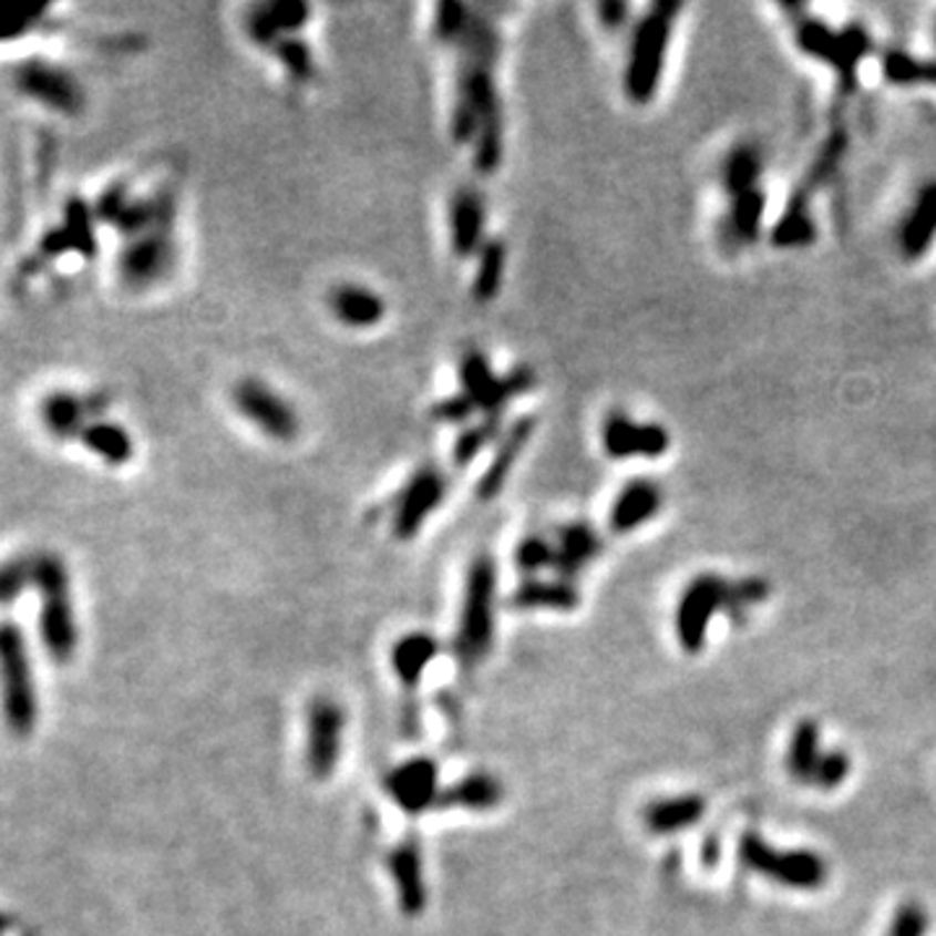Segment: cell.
Listing matches in <instances>:
<instances>
[{"mask_svg":"<svg viewBox=\"0 0 936 936\" xmlns=\"http://www.w3.org/2000/svg\"><path fill=\"white\" fill-rule=\"evenodd\" d=\"M851 775V758L841 749H830L825 752V760L820 762L817 773L812 778V785L820 791H835L837 785L845 783V778Z\"/></svg>","mask_w":936,"mask_h":936,"instance_id":"45","label":"cell"},{"mask_svg":"<svg viewBox=\"0 0 936 936\" xmlns=\"http://www.w3.org/2000/svg\"><path fill=\"white\" fill-rule=\"evenodd\" d=\"M232 401L247 422L256 424L266 438L291 443L299 434L297 409L258 378H245L232 388Z\"/></svg>","mask_w":936,"mask_h":936,"instance_id":"12","label":"cell"},{"mask_svg":"<svg viewBox=\"0 0 936 936\" xmlns=\"http://www.w3.org/2000/svg\"><path fill=\"white\" fill-rule=\"evenodd\" d=\"M268 19L281 37H295L305 29L312 9L302 0H264Z\"/></svg>","mask_w":936,"mask_h":936,"instance_id":"42","label":"cell"},{"mask_svg":"<svg viewBox=\"0 0 936 936\" xmlns=\"http://www.w3.org/2000/svg\"><path fill=\"white\" fill-rule=\"evenodd\" d=\"M13 86L21 96L55 112V115L76 117L86 107V92L81 81L48 58H27L13 69Z\"/></svg>","mask_w":936,"mask_h":936,"instance_id":"9","label":"cell"},{"mask_svg":"<svg viewBox=\"0 0 936 936\" xmlns=\"http://www.w3.org/2000/svg\"><path fill=\"white\" fill-rule=\"evenodd\" d=\"M347 733V710L333 698L310 700L305 713V765L316 781H328L336 773Z\"/></svg>","mask_w":936,"mask_h":936,"instance_id":"11","label":"cell"},{"mask_svg":"<svg viewBox=\"0 0 936 936\" xmlns=\"http://www.w3.org/2000/svg\"><path fill=\"white\" fill-rule=\"evenodd\" d=\"M601 536L588 523H567L554 544V570L559 573V578L573 580L601 554Z\"/></svg>","mask_w":936,"mask_h":936,"instance_id":"24","label":"cell"},{"mask_svg":"<svg viewBox=\"0 0 936 936\" xmlns=\"http://www.w3.org/2000/svg\"><path fill=\"white\" fill-rule=\"evenodd\" d=\"M79 443L89 453H94L102 463H107V466H125V463H131L133 453H136L131 432L107 416L89 422L84 432L79 434Z\"/></svg>","mask_w":936,"mask_h":936,"instance_id":"26","label":"cell"},{"mask_svg":"<svg viewBox=\"0 0 936 936\" xmlns=\"http://www.w3.org/2000/svg\"><path fill=\"white\" fill-rule=\"evenodd\" d=\"M32 583L40 590V635L55 661H69L76 650V614H73L71 580L65 562L58 554H42L32 565Z\"/></svg>","mask_w":936,"mask_h":936,"instance_id":"2","label":"cell"},{"mask_svg":"<svg viewBox=\"0 0 936 936\" xmlns=\"http://www.w3.org/2000/svg\"><path fill=\"white\" fill-rule=\"evenodd\" d=\"M32 565L29 559H11L0 565V606L9 604L32 583Z\"/></svg>","mask_w":936,"mask_h":936,"instance_id":"46","label":"cell"},{"mask_svg":"<svg viewBox=\"0 0 936 936\" xmlns=\"http://www.w3.org/2000/svg\"><path fill=\"white\" fill-rule=\"evenodd\" d=\"M601 448L611 461H656L669 453L671 432L658 422H635L632 416L614 411L601 424Z\"/></svg>","mask_w":936,"mask_h":936,"instance_id":"13","label":"cell"},{"mask_svg":"<svg viewBox=\"0 0 936 936\" xmlns=\"http://www.w3.org/2000/svg\"><path fill=\"white\" fill-rule=\"evenodd\" d=\"M825 760V749H822V733L817 721H799L791 733L789 752H785V768L791 778L799 783L812 785V778L817 773L820 762Z\"/></svg>","mask_w":936,"mask_h":936,"instance_id":"30","label":"cell"},{"mask_svg":"<svg viewBox=\"0 0 936 936\" xmlns=\"http://www.w3.org/2000/svg\"><path fill=\"white\" fill-rule=\"evenodd\" d=\"M796 44L804 55L827 63L845 89L856 84L858 65L872 52V37L866 34L864 27L853 24L845 29H833L820 19L799 21Z\"/></svg>","mask_w":936,"mask_h":936,"instance_id":"8","label":"cell"},{"mask_svg":"<svg viewBox=\"0 0 936 936\" xmlns=\"http://www.w3.org/2000/svg\"><path fill=\"white\" fill-rule=\"evenodd\" d=\"M448 492V479L440 469L424 466L419 469L414 476L409 479L407 486H403L399 500H395L393 507V534L401 538V542H409L414 538L426 518L443 505Z\"/></svg>","mask_w":936,"mask_h":936,"instance_id":"14","label":"cell"},{"mask_svg":"<svg viewBox=\"0 0 936 936\" xmlns=\"http://www.w3.org/2000/svg\"><path fill=\"white\" fill-rule=\"evenodd\" d=\"M494 586H497V567L490 554H479L471 562L463 586V604L455 630V656L471 669L482 664L494 640Z\"/></svg>","mask_w":936,"mask_h":936,"instance_id":"3","label":"cell"},{"mask_svg":"<svg viewBox=\"0 0 936 936\" xmlns=\"http://www.w3.org/2000/svg\"><path fill=\"white\" fill-rule=\"evenodd\" d=\"M505 160V117L484 120L474 138V167L479 175L490 177Z\"/></svg>","mask_w":936,"mask_h":936,"instance_id":"37","label":"cell"},{"mask_svg":"<svg viewBox=\"0 0 936 936\" xmlns=\"http://www.w3.org/2000/svg\"><path fill=\"white\" fill-rule=\"evenodd\" d=\"M11 928V920L3 916V913H0V936H6V932H9Z\"/></svg>","mask_w":936,"mask_h":936,"instance_id":"49","label":"cell"},{"mask_svg":"<svg viewBox=\"0 0 936 936\" xmlns=\"http://www.w3.org/2000/svg\"><path fill=\"white\" fill-rule=\"evenodd\" d=\"M440 654V642L430 632H409L401 640L393 642L391 669L407 687H414L422 681L424 671Z\"/></svg>","mask_w":936,"mask_h":936,"instance_id":"29","label":"cell"},{"mask_svg":"<svg viewBox=\"0 0 936 936\" xmlns=\"http://www.w3.org/2000/svg\"><path fill=\"white\" fill-rule=\"evenodd\" d=\"M814 239H817V224H814L812 206H809L806 193H796L770 229V243L793 250V247H809Z\"/></svg>","mask_w":936,"mask_h":936,"instance_id":"31","label":"cell"},{"mask_svg":"<svg viewBox=\"0 0 936 936\" xmlns=\"http://www.w3.org/2000/svg\"><path fill=\"white\" fill-rule=\"evenodd\" d=\"M936 243V179H926L913 196L897 229L901 256L911 264L926 258Z\"/></svg>","mask_w":936,"mask_h":936,"instance_id":"17","label":"cell"},{"mask_svg":"<svg viewBox=\"0 0 936 936\" xmlns=\"http://www.w3.org/2000/svg\"><path fill=\"white\" fill-rule=\"evenodd\" d=\"M882 73L893 86H936V60L916 58L905 50H887Z\"/></svg>","mask_w":936,"mask_h":936,"instance_id":"36","label":"cell"},{"mask_svg":"<svg viewBox=\"0 0 936 936\" xmlns=\"http://www.w3.org/2000/svg\"><path fill=\"white\" fill-rule=\"evenodd\" d=\"M503 801V783L490 773H469L440 793V809H466V812H490Z\"/></svg>","mask_w":936,"mask_h":936,"instance_id":"28","label":"cell"},{"mask_svg":"<svg viewBox=\"0 0 936 936\" xmlns=\"http://www.w3.org/2000/svg\"><path fill=\"white\" fill-rule=\"evenodd\" d=\"M515 609H544V611H573L580 604V590L573 580L565 578H528L513 594Z\"/></svg>","mask_w":936,"mask_h":936,"instance_id":"27","label":"cell"},{"mask_svg":"<svg viewBox=\"0 0 936 936\" xmlns=\"http://www.w3.org/2000/svg\"><path fill=\"white\" fill-rule=\"evenodd\" d=\"M503 438V422L500 416H484L479 424H471L463 430L453 443V463L459 469H466L474 463L479 453L484 451L486 445L494 443V440Z\"/></svg>","mask_w":936,"mask_h":936,"instance_id":"39","label":"cell"},{"mask_svg":"<svg viewBox=\"0 0 936 936\" xmlns=\"http://www.w3.org/2000/svg\"><path fill=\"white\" fill-rule=\"evenodd\" d=\"M455 50L461 52V60H474V63H497L500 52H503V42H500V32L494 24L482 13H471V21L466 32L461 34V40L455 42Z\"/></svg>","mask_w":936,"mask_h":936,"instance_id":"35","label":"cell"},{"mask_svg":"<svg viewBox=\"0 0 936 936\" xmlns=\"http://www.w3.org/2000/svg\"><path fill=\"white\" fill-rule=\"evenodd\" d=\"M471 13H474V9L461 3V0H443V3L438 6V11H434V37L443 44H453L455 48L461 34L466 32Z\"/></svg>","mask_w":936,"mask_h":936,"instance_id":"41","label":"cell"},{"mask_svg":"<svg viewBox=\"0 0 936 936\" xmlns=\"http://www.w3.org/2000/svg\"><path fill=\"white\" fill-rule=\"evenodd\" d=\"M388 868L399 895V905L407 916H419L426 905V880H424V861L422 851L414 841H407L395 845L388 856Z\"/></svg>","mask_w":936,"mask_h":936,"instance_id":"23","label":"cell"},{"mask_svg":"<svg viewBox=\"0 0 936 936\" xmlns=\"http://www.w3.org/2000/svg\"><path fill=\"white\" fill-rule=\"evenodd\" d=\"M513 559L521 573L534 575L544 567H554V544L546 542L544 536H526L515 546Z\"/></svg>","mask_w":936,"mask_h":936,"instance_id":"43","label":"cell"},{"mask_svg":"<svg viewBox=\"0 0 936 936\" xmlns=\"http://www.w3.org/2000/svg\"><path fill=\"white\" fill-rule=\"evenodd\" d=\"M48 6L0 3V44H9L32 32H40L48 24Z\"/></svg>","mask_w":936,"mask_h":936,"instance_id":"38","label":"cell"},{"mask_svg":"<svg viewBox=\"0 0 936 936\" xmlns=\"http://www.w3.org/2000/svg\"><path fill=\"white\" fill-rule=\"evenodd\" d=\"M385 793L407 814H422L426 809L438 806L440 783L438 765L426 758H411L393 768L385 778Z\"/></svg>","mask_w":936,"mask_h":936,"instance_id":"16","label":"cell"},{"mask_svg":"<svg viewBox=\"0 0 936 936\" xmlns=\"http://www.w3.org/2000/svg\"><path fill=\"white\" fill-rule=\"evenodd\" d=\"M476 414V407L463 393H453L432 407V419L443 424H466Z\"/></svg>","mask_w":936,"mask_h":936,"instance_id":"47","label":"cell"},{"mask_svg":"<svg viewBox=\"0 0 936 936\" xmlns=\"http://www.w3.org/2000/svg\"><path fill=\"white\" fill-rule=\"evenodd\" d=\"M664 490L650 479H635L625 484L614 497L609 511V526L614 534H632L661 513Z\"/></svg>","mask_w":936,"mask_h":936,"instance_id":"21","label":"cell"},{"mask_svg":"<svg viewBox=\"0 0 936 936\" xmlns=\"http://www.w3.org/2000/svg\"><path fill=\"white\" fill-rule=\"evenodd\" d=\"M598 19H601L604 29L617 32L630 19V6L619 3V0H604V3H598Z\"/></svg>","mask_w":936,"mask_h":936,"instance_id":"48","label":"cell"},{"mask_svg":"<svg viewBox=\"0 0 936 936\" xmlns=\"http://www.w3.org/2000/svg\"><path fill=\"white\" fill-rule=\"evenodd\" d=\"M0 702L17 737H29L37 723V692L24 632L13 621H0Z\"/></svg>","mask_w":936,"mask_h":936,"instance_id":"5","label":"cell"},{"mask_svg":"<svg viewBox=\"0 0 936 936\" xmlns=\"http://www.w3.org/2000/svg\"><path fill=\"white\" fill-rule=\"evenodd\" d=\"M706 814V801L698 793L656 799L642 809V822L654 835H673L679 830L698 825Z\"/></svg>","mask_w":936,"mask_h":936,"instance_id":"25","label":"cell"},{"mask_svg":"<svg viewBox=\"0 0 936 936\" xmlns=\"http://www.w3.org/2000/svg\"><path fill=\"white\" fill-rule=\"evenodd\" d=\"M448 224H451V247L455 258H471L479 256L486 237V204L484 196L474 191L471 185H463L453 193L451 212H448Z\"/></svg>","mask_w":936,"mask_h":936,"instance_id":"19","label":"cell"},{"mask_svg":"<svg viewBox=\"0 0 936 936\" xmlns=\"http://www.w3.org/2000/svg\"><path fill=\"white\" fill-rule=\"evenodd\" d=\"M765 172V154L754 144H739L726 154L721 167V183L729 196H741V193L760 187V177Z\"/></svg>","mask_w":936,"mask_h":936,"instance_id":"33","label":"cell"},{"mask_svg":"<svg viewBox=\"0 0 936 936\" xmlns=\"http://www.w3.org/2000/svg\"><path fill=\"white\" fill-rule=\"evenodd\" d=\"M534 430H536V419L521 416V419H515V422L503 432V438L497 440V448H494L490 466L484 469V474L476 484V497L482 500V503H490V500H494L500 492L505 490V482L511 479L515 463H518L523 451H526V445L531 443V438H534Z\"/></svg>","mask_w":936,"mask_h":936,"instance_id":"18","label":"cell"},{"mask_svg":"<svg viewBox=\"0 0 936 936\" xmlns=\"http://www.w3.org/2000/svg\"><path fill=\"white\" fill-rule=\"evenodd\" d=\"M328 307H331L333 318L339 320L341 326L357 328V331L380 326L388 312L385 299L380 297L378 291L354 281L336 284V287L328 291Z\"/></svg>","mask_w":936,"mask_h":936,"instance_id":"22","label":"cell"},{"mask_svg":"<svg viewBox=\"0 0 936 936\" xmlns=\"http://www.w3.org/2000/svg\"><path fill=\"white\" fill-rule=\"evenodd\" d=\"M679 13V3H669V0L654 3L632 29L625 69V92L635 104H648L661 86L666 55H669Z\"/></svg>","mask_w":936,"mask_h":936,"instance_id":"1","label":"cell"},{"mask_svg":"<svg viewBox=\"0 0 936 936\" xmlns=\"http://www.w3.org/2000/svg\"><path fill=\"white\" fill-rule=\"evenodd\" d=\"M459 380L461 393L466 395L476 407V411H482L484 416H500L507 407V401L534 391L538 383L536 370L528 364H518L513 367L511 372L497 374L492 370L490 359H486L482 349H469L466 354L461 357Z\"/></svg>","mask_w":936,"mask_h":936,"instance_id":"7","label":"cell"},{"mask_svg":"<svg viewBox=\"0 0 936 936\" xmlns=\"http://www.w3.org/2000/svg\"><path fill=\"white\" fill-rule=\"evenodd\" d=\"M765 212L768 198L760 187L741 193V196H733L729 214H726L723 232L731 237L733 245L754 243V239L760 237L762 224H765Z\"/></svg>","mask_w":936,"mask_h":936,"instance_id":"32","label":"cell"},{"mask_svg":"<svg viewBox=\"0 0 936 936\" xmlns=\"http://www.w3.org/2000/svg\"><path fill=\"white\" fill-rule=\"evenodd\" d=\"M271 52L281 60V65L291 79L302 81V84L316 79V55H312V48L299 34L284 37Z\"/></svg>","mask_w":936,"mask_h":936,"instance_id":"40","label":"cell"},{"mask_svg":"<svg viewBox=\"0 0 936 936\" xmlns=\"http://www.w3.org/2000/svg\"><path fill=\"white\" fill-rule=\"evenodd\" d=\"M94 206L86 200L71 198L63 208V224L48 232L42 239V256L58 258L63 253H79L84 258L96 256V232H94Z\"/></svg>","mask_w":936,"mask_h":936,"instance_id":"20","label":"cell"},{"mask_svg":"<svg viewBox=\"0 0 936 936\" xmlns=\"http://www.w3.org/2000/svg\"><path fill=\"white\" fill-rule=\"evenodd\" d=\"M741 583L723 580L721 575L706 573L698 575L687 583V588L681 590L679 604H677V638L679 646L685 654H700L706 648V638L710 630V621L716 619V614L723 609H737V606H744L749 609V596Z\"/></svg>","mask_w":936,"mask_h":936,"instance_id":"4","label":"cell"},{"mask_svg":"<svg viewBox=\"0 0 936 936\" xmlns=\"http://www.w3.org/2000/svg\"><path fill=\"white\" fill-rule=\"evenodd\" d=\"M175 264V222H162L120 247L117 276L128 289H148L167 279Z\"/></svg>","mask_w":936,"mask_h":936,"instance_id":"10","label":"cell"},{"mask_svg":"<svg viewBox=\"0 0 936 936\" xmlns=\"http://www.w3.org/2000/svg\"><path fill=\"white\" fill-rule=\"evenodd\" d=\"M739 861L749 872L791 889H820L830 877L827 861L817 851H781L768 841H762L758 833L741 835Z\"/></svg>","mask_w":936,"mask_h":936,"instance_id":"6","label":"cell"},{"mask_svg":"<svg viewBox=\"0 0 936 936\" xmlns=\"http://www.w3.org/2000/svg\"><path fill=\"white\" fill-rule=\"evenodd\" d=\"M505 266H507V247L500 237L486 239L482 250L476 256V274H474V299L476 302H492L497 299L500 289L505 281Z\"/></svg>","mask_w":936,"mask_h":936,"instance_id":"34","label":"cell"},{"mask_svg":"<svg viewBox=\"0 0 936 936\" xmlns=\"http://www.w3.org/2000/svg\"><path fill=\"white\" fill-rule=\"evenodd\" d=\"M928 934V911L918 901L897 905L887 926V936H926Z\"/></svg>","mask_w":936,"mask_h":936,"instance_id":"44","label":"cell"},{"mask_svg":"<svg viewBox=\"0 0 936 936\" xmlns=\"http://www.w3.org/2000/svg\"><path fill=\"white\" fill-rule=\"evenodd\" d=\"M110 407L104 393H73L55 391L40 403V422L55 440H79L84 426L102 419Z\"/></svg>","mask_w":936,"mask_h":936,"instance_id":"15","label":"cell"}]
</instances>
